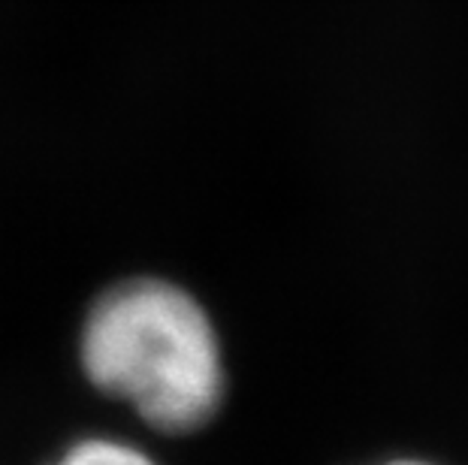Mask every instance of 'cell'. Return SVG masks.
<instances>
[{
	"label": "cell",
	"instance_id": "6da1fadb",
	"mask_svg": "<svg viewBox=\"0 0 468 465\" xmlns=\"http://www.w3.org/2000/svg\"><path fill=\"white\" fill-rule=\"evenodd\" d=\"M79 351L88 378L154 429L191 432L221 405L215 326L176 284L143 279L109 291L88 314Z\"/></svg>",
	"mask_w": 468,
	"mask_h": 465
},
{
	"label": "cell",
	"instance_id": "3957f363",
	"mask_svg": "<svg viewBox=\"0 0 468 465\" xmlns=\"http://www.w3.org/2000/svg\"><path fill=\"white\" fill-rule=\"evenodd\" d=\"M384 465H435V462H426V460H390Z\"/></svg>",
	"mask_w": 468,
	"mask_h": 465
},
{
	"label": "cell",
	"instance_id": "7a4b0ae2",
	"mask_svg": "<svg viewBox=\"0 0 468 465\" xmlns=\"http://www.w3.org/2000/svg\"><path fill=\"white\" fill-rule=\"evenodd\" d=\"M55 465H157V462L127 441L85 439L76 441Z\"/></svg>",
	"mask_w": 468,
	"mask_h": 465
}]
</instances>
